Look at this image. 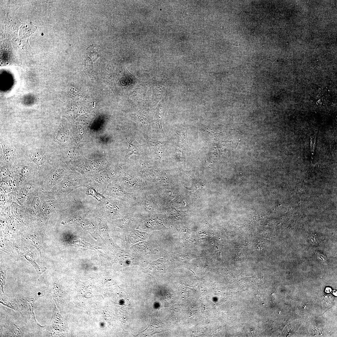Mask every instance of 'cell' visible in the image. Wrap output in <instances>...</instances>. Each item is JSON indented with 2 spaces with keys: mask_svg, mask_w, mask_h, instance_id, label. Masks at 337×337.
<instances>
[{
  "mask_svg": "<svg viewBox=\"0 0 337 337\" xmlns=\"http://www.w3.org/2000/svg\"><path fill=\"white\" fill-rule=\"evenodd\" d=\"M33 154L32 156V159L37 164H42L45 160L46 156L44 155L40 154L38 152Z\"/></svg>",
  "mask_w": 337,
  "mask_h": 337,
  "instance_id": "2",
  "label": "cell"
},
{
  "mask_svg": "<svg viewBox=\"0 0 337 337\" xmlns=\"http://www.w3.org/2000/svg\"><path fill=\"white\" fill-rule=\"evenodd\" d=\"M86 192V195L91 196L98 201L101 202L105 199V197L102 194L92 187H87Z\"/></svg>",
  "mask_w": 337,
  "mask_h": 337,
  "instance_id": "1",
  "label": "cell"
}]
</instances>
